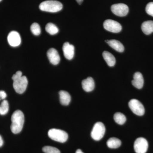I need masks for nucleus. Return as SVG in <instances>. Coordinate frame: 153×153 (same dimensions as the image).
Returning <instances> with one entry per match:
<instances>
[{
    "instance_id": "nucleus-14",
    "label": "nucleus",
    "mask_w": 153,
    "mask_h": 153,
    "mask_svg": "<svg viewBox=\"0 0 153 153\" xmlns=\"http://www.w3.org/2000/svg\"><path fill=\"white\" fill-rule=\"evenodd\" d=\"M82 85L83 90L86 92L92 91L95 87L94 80L91 77H87L86 79L82 80Z\"/></svg>"
},
{
    "instance_id": "nucleus-7",
    "label": "nucleus",
    "mask_w": 153,
    "mask_h": 153,
    "mask_svg": "<svg viewBox=\"0 0 153 153\" xmlns=\"http://www.w3.org/2000/svg\"><path fill=\"white\" fill-rule=\"evenodd\" d=\"M105 29L113 33H118L122 30V26L119 23L114 20L108 19L103 23Z\"/></svg>"
},
{
    "instance_id": "nucleus-28",
    "label": "nucleus",
    "mask_w": 153,
    "mask_h": 153,
    "mask_svg": "<svg viewBox=\"0 0 153 153\" xmlns=\"http://www.w3.org/2000/svg\"><path fill=\"white\" fill-rule=\"evenodd\" d=\"M77 2L79 4H82V1H83V0H76Z\"/></svg>"
},
{
    "instance_id": "nucleus-11",
    "label": "nucleus",
    "mask_w": 153,
    "mask_h": 153,
    "mask_svg": "<svg viewBox=\"0 0 153 153\" xmlns=\"http://www.w3.org/2000/svg\"><path fill=\"white\" fill-rule=\"evenodd\" d=\"M47 55L49 62L53 65H57L60 62V55L57 50L54 48H51L49 49L47 52Z\"/></svg>"
},
{
    "instance_id": "nucleus-21",
    "label": "nucleus",
    "mask_w": 153,
    "mask_h": 153,
    "mask_svg": "<svg viewBox=\"0 0 153 153\" xmlns=\"http://www.w3.org/2000/svg\"><path fill=\"white\" fill-rule=\"evenodd\" d=\"M46 31L51 35H54L58 33L59 30L56 25L52 23H49L46 26Z\"/></svg>"
},
{
    "instance_id": "nucleus-9",
    "label": "nucleus",
    "mask_w": 153,
    "mask_h": 153,
    "mask_svg": "<svg viewBox=\"0 0 153 153\" xmlns=\"http://www.w3.org/2000/svg\"><path fill=\"white\" fill-rule=\"evenodd\" d=\"M111 10L117 16L123 17L128 13L129 9L128 6L125 4H117L111 6Z\"/></svg>"
},
{
    "instance_id": "nucleus-20",
    "label": "nucleus",
    "mask_w": 153,
    "mask_h": 153,
    "mask_svg": "<svg viewBox=\"0 0 153 153\" xmlns=\"http://www.w3.org/2000/svg\"><path fill=\"white\" fill-rule=\"evenodd\" d=\"M115 122L118 124L123 125L125 123L126 118L125 116L120 112H117L114 116Z\"/></svg>"
},
{
    "instance_id": "nucleus-3",
    "label": "nucleus",
    "mask_w": 153,
    "mask_h": 153,
    "mask_svg": "<svg viewBox=\"0 0 153 153\" xmlns=\"http://www.w3.org/2000/svg\"><path fill=\"white\" fill-rule=\"evenodd\" d=\"M41 11L49 13H57L63 8V5L60 2L54 0H49L43 2L39 6Z\"/></svg>"
},
{
    "instance_id": "nucleus-1",
    "label": "nucleus",
    "mask_w": 153,
    "mask_h": 153,
    "mask_svg": "<svg viewBox=\"0 0 153 153\" xmlns=\"http://www.w3.org/2000/svg\"><path fill=\"white\" fill-rule=\"evenodd\" d=\"M13 80V86L17 93L22 94L27 89L28 85V79L25 76H22L21 71H18L12 76Z\"/></svg>"
},
{
    "instance_id": "nucleus-5",
    "label": "nucleus",
    "mask_w": 153,
    "mask_h": 153,
    "mask_svg": "<svg viewBox=\"0 0 153 153\" xmlns=\"http://www.w3.org/2000/svg\"><path fill=\"white\" fill-rule=\"evenodd\" d=\"M105 132L104 125L102 123L99 122L94 126L91 132V137L96 141L100 140L103 138Z\"/></svg>"
},
{
    "instance_id": "nucleus-27",
    "label": "nucleus",
    "mask_w": 153,
    "mask_h": 153,
    "mask_svg": "<svg viewBox=\"0 0 153 153\" xmlns=\"http://www.w3.org/2000/svg\"><path fill=\"white\" fill-rule=\"evenodd\" d=\"M3 144H4V141H3L2 138L1 136L0 135V147L2 146Z\"/></svg>"
},
{
    "instance_id": "nucleus-10",
    "label": "nucleus",
    "mask_w": 153,
    "mask_h": 153,
    "mask_svg": "<svg viewBox=\"0 0 153 153\" xmlns=\"http://www.w3.org/2000/svg\"><path fill=\"white\" fill-rule=\"evenodd\" d=\"M7 40L9 44L13 47H18L21 43V36L16 31H12L9 33Z\"/></svg>"
},
{
    "instance_id": "nucleus-12",
    "label": "nucleus",
    "mask_w": 153,
    "mask_h": 153,
    "mask_svg": "<svg viewBox=\"0 0 153 153\" xmlns=\"http://www.w3.org/2000/svg\"><path fill=\"white\" fill-rule=\"evenodd\" d=\"M63 55L66 59L71 60L74 55V47L73 45L69 44L68 42H66L63 46Z\"/></svg>"
},
{
    "instance_id": "nucleus-19",
    "label": "nucleus",
    "mask_w": 153,
    "mask_h": 153,
    "mask_svg": "<svg viewBox=\"0 0 153 153\" xmlns=\"http://www.w3.org/2000/svg\"><path fill=\"white\" fill-rule=\"evenodd\" d=\"M121 145V141L119 139L115 137H111L107 142V145L110 149H117Z\"/></svg>"
},
{
    "instance_id": "nucleus-2",
    "label": "nucleus",
    "mask_w": 153,
    "mask_h": 153,
    "mask_svg": "<svg viewBox=\"0 0 153 153\" xmlns=\"http://www.w3.org/2000/svg\"><path fill=\"white\" fill-rule=\"evenodd\" d=\"M11 131L13 134H19L22 131L25 122V116L21 111L17 110L12 114Z\"/></svg>"
},
{
    "instance_id": "nucleus-23",
    "label": "nucleus",
    "mask_w": 153,
    "mask_h": 153,
    "mask_svg": "<svg viewBox=\"0 0 153 153\" xmlns=\"http://www.w3.org/2000/svg\"><path fill=\"white\" fill-rule=\"evenodd\" d=\"M31 32L33 33V35L35 36H39L41 33V27L40 25H38V23H34L31 25Z\"/></svg>"
},
{
    "instance_id": "nucleus-25",
    "label": "nucleus",
    "mask_w": 153,
    "mask_h": 153,
    "mask_svg": "<svg viewBox=\"0 0 153 153\" xmlns=\"http://www.w3.org/2000/svg\"><path fill=\"white\" fill-rule=\"evenodd\" d=\"M147 13L153 17V2L148 3L146 8Z\"/></svg>"
},
{
    "instance_id": "nucleus-13",
    "label": "nucleus",
    "mask_w": 153,
    "mask_h": 153,
    "mask_svg": "<svg viewBox=\"0 0 153 153\" xmlns=\"http://www.w3.org/2000/svg\"><path fill=\"white\" fill-rule=\"evenodd\" d=\"M132 84L138 89L142 88L144 84V79L143 75L139 72H136L134 75V79Z\"/></svg>"
},
{
    "instance_id": "nucleus-8",
    "label": "nucleus",
    "mask_w": 153,
    "mask_h": 153,
    "mask_svg": "<svg viewBox=\"0 0 153 153\" xmlns=\"http://www.w3.org/2000/svg\"><path fill=\"white\" fill-rule=\"evenodd\" d=\"M149 144L147 140L143 137L137 139L134 143V149L136 153H146Z\"/></svg>"
},
{
    "instance_id": "nucleus-15",
    "label": "nucleus",
    "mask_w": 153,
    "mask_h": 153,
    "mask_svg": "<svg viewBox=\"0 0 153 153\" xmlns=\"http://www.w3.org/2000/svg\"><path fill=\"white\" fill-rule=\"evenodd\" d=\"M105 42L110 46L111 48L114 49L117 52H123L124 50V47L121 42L117 40H106Z\"/></svg>"
},
{
    "instance_id": "nucleus-22",
    "label": "nucleus",
    "mask_w": 153,
    "mask_h": 153,
    "mask_svg": "<svg viewBox=\"0 0 153 153\" xmlns=\"http://www.w3.org/2000/svg\"><path fill=\"white\" fill-rule=\"evenodd\" d=\"M9 109V103L7 100H4L0 105V114L5 115L8 112Z\"/></svg>"
},
{
    "instance_id": "nucleus-16",
    "label": "nucleus",
    "mask_w": 153,
    "mask_h": 153,
    "mask_svg": "<svg viewBox=\"0 0 153 153\" xmlns=\"http://www.w3.org/2000/svg\"><path fill=\"white\" fill-rule=\"evenodd\" d=\"M60 103L64 105H68L71 100V96L65 91H60L59 92Z\"/></svg>"
},
{
    "instance_id": "nucleus-4",
    "label": "nucleus",
    "mask_w": 153,
    "mask_h": 153,
    "mask_svg": "<svg viewBox=\"0 0 153 153\" xmlns=\"http://www.w3.org/2000/svg\"><path fill=\"white\" fill-rule=\"evenodd\" d=\"M48 136L51 139L58 142H66L68 138V135L66 131L58 129L52 128L48 131Z\"/></svg>"
},
{
    "instance_id": "nucleus-26",
    "label": "nucleus",
    "mask_w": 153,
    "mask_h": 153,
    "mask_svg": "<svg viewBox=\"0 0 153 153\" xmlns=\"http://www.w3.org/2000/svg\"><path fill=\"white\" fill-rule=\"evenodd\" d=\"M7 94L4 91H0V100H4L7 97Z\"/></svg>"
},
{
    "instance_id": "nucleus-6",
    "label": "nucleus",
    "mask_w": 153,
    "mask_h": 153,
    "mask_svg": "<svg viewBox=\"0 0 153 153\" xmlns=\"http://www.w3.org/2000/svg\"><path fill=\"white\" fill-rule=\"evenodd\" d=\"M129 107L134 114L143 116L145 114V108L140 102L136 99H132L128 103Z\"/></svg>"
},
{
    "instance_id": "nucleus-17",
    "label": "nucleus",
    "mask_w": 153,
    "mask_h": 153,
    "mask_svg": "<svg viewBox=\"0 0 153 153\" xmlns=\"http://www.w3.org/2000/svg\"><path fill=\"white\" fill-rule=\"evenodd\" d=\"M102 56L108 66L112 67L114 66L116 63V59L112 54L105 51L102 53Z\"/></svg>"
},
{
    "instance_id": "nucleus-29",
    "label": "nucleus",
    "mask_w": 153,
    "mask_h": 153,
    "mask_svg": "<svg viewBox=\"0 0 153 153\" xmlns=\"http://www.w3.org/2000/svg\"><path fill=\"white\" fill-rule=\"evenodd\" d=\"M84 153L82 152V150L80 149H77L76 151V153Z\"/></svg>"
},
{
    "instance_id": "nucleus-18",
    "label": "nucleus",
    "mask_w": 153,
    "mask_h": 153,
    "mask_svg": "<svg viewBox=\"0 0 153 153\" xmlns=\"http://www.w3.org/2000/svg\"><path fill=\"white\" fill-rule=\"evenodd\" d=\"M141 29L146 35H149L153 32V21L144 22L141 25Z\"/></svg>"
},
{
    "instance_id": "nucleus-24",
    "label": "nucleus",
    "mask_w": 153,
    "mask_h": 153,
    "mask_svg": "<svg viewBox=\"0 0 153 153\" xmlns=\"http://www.w3.org/2000/svg\"><path fill=\"white\" fill-rule=\"evenodd\" d=\"M43 151L45 153H60L57 148L50 146H46L43 148Z\"/></svg>"
},
{
    "instance_id": "nucleus-30",
    "label": "nucleus",
    "mask_w": 153,
    "mask_h": 153,
    "mask_svg": "<svg viewBox=\"0 0 153 153\" xmlns=\"http://www.w3.org/2000/svg\"><path fill=\"white\" fill-rule=\"evenodd\" d=\"M1 1H2V0H0V2H1Z\"/></svg>"
}]
</instances>
